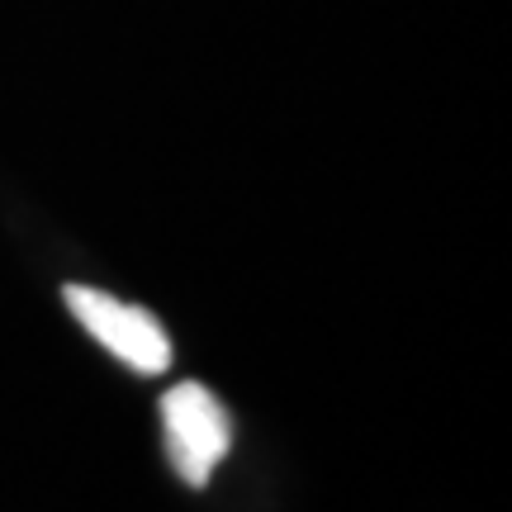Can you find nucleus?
Returning a JSON list of instances; mask_svg holds the SVG:
<instances>
[{
    "mask_svg": "<svg viewBox=\"0 0 512 512\" xmlns=\"http://www.w3.org/2000/svg\"><path fill=\"white\" fill-rule=\"evenodd\" d=\"M62 299L76 313V323L91 332L110 356H119L128 370L162 375L171 366V342H166L162 323L147 309L124 304V299H114L110 290H95V285H62Z\"/></svg>",
    "mask_w": 512,
    "mask_h": 512,
    "instance_id": "nucleus-2",
    "label": "nucleus"
},
{
    "mask_svg": "<svg viewBox=\"0 0 512 512\" xmlns=\"http://www.w3.org/2000/svg\"><path fill=\"white\" fill-rule=\"evenodd\" d=\"M162 437L171 470L190 489H204L209 475L219 470V460L228 456L233 422H228V408L214 399V389H204L200 380H185L162 394Z\"/></svg>",
    "mask_w": 512,
    "mask_h": 512,
    "instance_id": "nucleus-1",
    "label": "nucleus"
}]
</instances>
